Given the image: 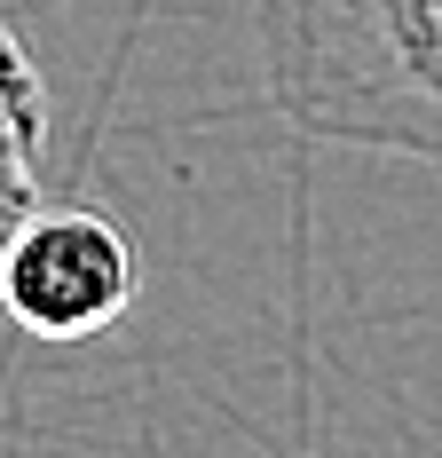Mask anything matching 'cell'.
I'll return each instance as SVG.
<instances>
[{
    "label": "cell",
    "mask_w": 442,
    "mask_h": 458,
    "mask_svg": "<svg viewBox=\"0 0 442 458\" xmlns=\"http://www.w3.org/2000/svg\"><path fill=\"white\" fill-rule=\"evenodd\" d=\"M253 16L301 135L442 158V0H253Z\"/></svg>",
    "instance_id": "obj_1"
},
{
    "label": "cell",
    "mask_w": 442,
    "mask_h": 458,
    "mask_svg": "<svg viewBox=\"0 0 442 458\" xmlns=\"http://www.w3.org/2000/svg\"><path fill=\"white\" fill-rule=\"evenodd\" d=\"M134 293H142L134 237L103 206H32L0 261V309L55 348L111 332L134 309Z\"/></svg>",
    "instance_id": "obj_2"
},
{
    "label": "cell",
    "mask_w": 442,
    "mask_h": 458,
    "mask_svg": "<svg viewBox=\"0 0 442 458\" xmlns=\"http://www.w3.org/2000/svg\"><path fill=\"white\" fill-rule=\"evenodd\" d=\"M47 150V88H40V64L24 55V40L8 32L0 16V174H24L40 166Z\"/></svg>",
    "instance_id": "obj_3"
},
{
    "label": "cell",
    "mask_w": 442,
    "mask_h": 458,
    "mask_svg": "<svg viewBox=\"0 0 442 458\" xmlns=\"http://www.w3.org/2000/svg\"><path fill=\"white\" fill-rule=\"evenodd\" d=\"M32 206H40V190L24 182V174H0V261H8V245H16V229H24Z\"/></svg>",
    "instance_id": "obj_4"
},
{
    "label": "cell",
    "mask_w": 442,
    "mask_h": 458,
    "mask_svg": "<svg viewBox=\"0 0 442 458\" xmlns=\"http://www.w3.org/2000/svg\"><path fill=\"white\" fill-rule=\"evenodd\" d=\"M0 8H8V0H0Z\"/></svg>",
    "instance_id": "obj_5"
}]
</instances>
